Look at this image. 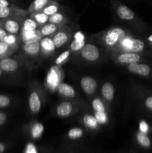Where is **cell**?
<instances>
[{
	"label": "cell",
	"instance_id": "e575fe53",
	"mask_svg": "<svg viewBox=\"0 0 152 153\" xmlns=\"http://www.w3.org/2000/svg\"><path fill=\"white\" fill-rule=\"evenodd\" d=\"M10 99L7 96L0 94V108H6L10 105Z\"/></svg>",
	"mask_w": 152,
	"mask_h": 153
},
{
	"label": "cell",
	"instance_id": "1f68e13d",
	"mask_svg": "<svg viewBox=\"0 0 152 153\" xmlns=\"http://www.w3.org/2000/svg\"><path fill=\"white\" fill-rule=\"evenodd\" d=\"M70 52H71V50H66L64 51L63 52L59 55L58 56V58H56L55 60V64L57 66H60V65H62L69 58L70 55Z\"/></svg>",
	"mask_w": 152,
	"mask_h": 153
},
{
	"label": "cell",
	"instance_id": "ab89813d",
	"mask_svg": "<svg viewBox=\"0 0 152 153\" xmlns=\"http://www.w3.org/2000/svg\"><path fill=\"white\" fill-rule=\"evenodd\" d=\"M8 33L5 31L4 28H2L1 26H0V41L1 40H4V38L6 37V36L7 35Z\"/></svg>",
	"mask_w": 152,
	"mask_h": 153
},
{
	"label": "cell",
	"instance_id": "7402d4cb",
	"mask_svg": "<svg viewBox=\"0 0 152 153\" xmlns=\"http://www.w3.org/2000/svg\"><path fill=\"white\" fill-rule=\"evenodd\" d=\"M38 24L31 16H24L22 20V30L21 31H30V30L38 29Z\"/></svg>",
	"mask_w": 152,
	"mask_h": 153
},
{
	"label": "cell",
	"instance_id": "6da1fadb",
	"mask_svg": "<svg viewBox=\"0 0 152 153\" xmlns=\"http://www.w3.org/2000/svg\"><path fill=\"white\" fill-rule=\"evenodd\" d=\"M126 36V32L122 28L114 27L107 30L102 36V42L106 47L113 49L118 47L122 39Z\"/></svg>",
	"mask_w": 152,
	"mask_h": 153
},
{
	"label": "cell",
	"instance_id": "4316f807",
	"mask_svg": "<svg viewBox=\"0 0 152 153\" xmlns=\"http://www.w3.org/2000/svg\"><path fill=\"white\" fill-rule=\"evenodd\" d=\"M137 140L138 143L141 145L142 147L149 148L151 146V140L148 136L142 131H139L137 134Z\"/></svg>",
	"mask_w": 152,
	"mask_h": 153
},
{
	"label": "cell",
	"instance_id": "52a82bcc",
	"mask_svg": "<svg viewBox=\"0 0 152 153\" xmlns=\"http://www.w3.org/2000/svg\"><path fill=\"white\" fill-rule=\"evenodd\" d=\"M61 73L57 65L52 67L46 77V85L48 88L53 91L56 89L58 85L61 83Z\"/></svg>",
	"mask_w": 152,
	"mask_h": 153
},
{
	"label": "cell",
	"instance_id": "2e32d148",
	"mask_svg": "<svg viewBox=\"0 0 152 153\" xmlns=\"http://www.w3.org/2000/svg\"><path fill=\"white\" fill-rule=\"evenodd\" d=\"M73 112V105L69 102H62L56 108V114L59 117L66 118Z\"/></svg>",
	"mask_w": 152,
	"mask_h": 153
},
{
	"label": "cell",
	"instance_id": "f546056e",
	"mask_svg": "<svg viewBox=\"0 0 152 153\" xmlns=\"http://www.w3.org/2000/svg\"><path fill=\"white\" fill-rule=\"evenodd\" d=\"M66 19V16L63 14L62 13L58 11V13H55V14L49 16V22L51 23L56 24V25H61V24L63 23L64 19Z\"/></svg>",
	"mask_w": 152,
	"mask_h": 153
},
{
	"label": "cell",
	"instance_id": "ac0fdd59",
	"mask_svg": "<svg viewBox=\"0 0 152 153\" xmlns=\"http://www.w3.org/2000/svg\"><path fill=\"white\" fill-rule=\"evenodd\" d=\"M60 95L66 98H73L75 96V91L71 85L64 82H61L57 88Z\"/></svg>",
	"mask_w": 152,
	"mask_h": 153
},
{
	"label": "cell",
	"instance_id": "30bf717a",
	"mask_svg": "<svg viewBox=\"0 0 152 153\" xmlns=\"http://www.w3.org/2000/svg\"><path fill=\"white\" fill-rule=\"evenodd\" d=\"M115 10L117 16L123 20L131 21L135 18L134 12L125 4L116 2L115 4Z\"/></svg>",
	"mask_w": 152,
	"mask_h": 153
},
{
	"label": "cell",
	"instance_id": "277c9868",
	"mask_svg": "<svg viewBox=\"0 0 152 153\" xmlns=\"http://www.w3.org/2000/svg\"><path fill=\"white\" fill-rule=\"evenodd\" d=\"M28 12L19 8L16 6L12 7H0V19H6L8 18H22Z\"/></svg>",
	"mask_w": 152,
	"mask_h": 153
},
{
	"label": "cell",
	"instance_id": "83f0119b",
	"mask_svg": "<svg viewBox=\"0 0 152 153\" xmlns=\"http://www.w3.org/2000/svg\"><path fill=\"white\" fill-rule=\"evenodd\" d=\"M83 122L86 126L90 128H96L98 125L96 118L90 114H85L83 117Z\"/></svg>",
	"mask_w": 152,
	"mask_h": 153
},
{
	"label": "cell",
	"instance_id": "ba28073f",
	"mask_svg": "<svg viewBox=\"0 0 152 153\" xmlns=\"http://www.w3.org/2000/svg\"><path fill=\"white\" fill-rule=\"evenodd\" d=\"M128 70L130 73L141 76H148L151 72V69L148 64L139 62L128 64Z\"/></svg>",
	"mask_w": 152,
	"mask_h": 153
},
{
	"label": "cell",
	"instance_id": "f1b7e54d",
	"mask_svg": "<svg viewBox=\"0 0 152 153\" xmlns=\"http://www.w3.org/2000/svg\"><path fill=\"white\" fill-rule=\"evenodd\" d=\"M44 130L43 125L40 123H36L33 125L32 128H31V135L34 139H37L42 135Z\"/></svg>",
	"mask_w": 152,
	"mask_h": 153
},
{
	"label": "cell",
	"instance_id": "d6986e66",
	"mask_svg": "<svg viewBox=\"0 0 152 153\" xmlns=\"http://www.w3.org/2000/svg\"><path fill=\"white\" fill-rule=\"evenodd\" d=\"M114 87L110 82H105L101 86V95L107 101H112L114 98Z\"/></svg>",
	"mask_w": 152,
	"mask_h": 153
},
{
	"label": "cell",
	"instance_id": "f35d334b",
	"mask_svg": "<svg viewBox=\"0 0 152 153\" xmlns=\"http://www.w3.org/2000/svg\"><path fill=\"white\" fill-rule=\"evenodd\" d=\"M139 130L140 131L143 133H147L148 131V126L145 121H141L139 124Z\"/></svg>",
	"mask_w": 152,
	"mask_h": 153
},
{
	"label": "cell",
	"instance_id": "9a60e30c",
	"mask_svg": "<svg viewBox=\"0 0 152 153\" xmlns=\"http://www.w3.org/2000/svg\"><path fill=\"white\" fill-rule=\"evenodd\" d=\"M40 30H30V31H21L20 38L23 43L29 41H40L42 39Z\"/></svg>",
	"mask_w": 152,
	"mask_h": 153
},
{
	"label": "cell",
	"instance_id": "d590c367",
	"mask_svg": "<svg viewBox=\"0 0 152 153\" xmlns=\"http://www.w3.org/2000/svg\"><path fill=\"white\" fill-rule=\"evenodd\" d=\"M95 117L99 123H105L107 122V115L105 112H95Z\"/></svg>",
	"mask_w": 152,
	"mask_h": 153
},
{
	"label": "cell",
	"instance_id": "60d3db41",
	"mask_svg": "<svg viewBox=\"0 0 152 153\" xmlns=\"http://www.w3.org/2000/svg\"><path fill=\"white\" fill-rule=\"evenodd\" d=\"M7 120V116L4 113L0 111V126H2L5 123Z\"/></svg>",
	"mask_w": 152,
	"mask_h": 153
},
{
	"label": "cell",
	"instance_id": "4dcf8cb0",
	"mask_svg": "<svg viewBox=\"0 0 152 153\" xmlns=\"http://www.w3.org/2000/svg\"><path fill=\"white\" fill-rule=\"evenodd\" d=\"M83 130L80 128H72L68 131V137L72 140H76L83 136Z\"/></svg>",
	"mask_w": 152,
	"mask_h": 153
},
{
	"label": "cell",
	"instance_id": "74e56055",
	"mask_svg": "<svg viewBox=\"0 0 152 153\" xmlns=\"http://www.w3.org/2000/svg\"><path fill=\"white\" fill-rule=\"evenodd\" d=\"M145 105L148 110L152 111V96H149L145 100Z\"/></svg>",
	"mask_w": 152,
	"mask_h": 153
},
{
	"label": "cell",
	"instance_id": "9c48e42d",
	"mask_svg": "<svg viewBox=\"0 0 152 153\" xmlns=\"http://www.w3.org/2000/svg\"><path fill=\"white\" fill-rule=\"evenodd\" d=\"M80 87L83 92L87 95H92L95 94L97 89V82L94 78L91 76H83L80 81Z\"/></svg>",
	"mask_w": 152,
	"mask_h": 153
},
{
	"label": "cell",
	"instance_id": "d4e9b609",
	"mask_svg": "<svg viewBox=\"0 0 152 153\" xmlns=\"http://www.w3.org/2000/svg\"><path fill=\"white\" fill-rule=\"evenodd\" d=\"M60 5L57 0H52L43 9L42 11L44 13H46L48 16H52V15L55 14V13H58L59 11Z\"/></svg>",
	"mask_w": 152,
	"mask_h": 153
},
{
	"label": "cell",
	"instance_id": "7a4b0ae2",
	"mask_svg": "<svg viewBox=\"0 0 152 153\" xmlns=\"http://www.w3.org/2000/svg\"><path fill=\"white\" fill-rule=\"evenodd\" d=\"M119 46H120L122 49L125 50V52L128 51L129 52H136V53L143 52L146 49V44L142 40L132 38L126 36L122 39Z\"/></svg>",
	"mask_w": 152,
	"mask_h": 153
},
{
	"label": "cell",
	"instance_id": "44dd1931",
	"mask_svg": "<svg viewBox=\"0 0 152 153\" xmlns=\"http://www.w3.org/2000/svg\"><path fill=\"white\" fill-rule=\"evenodd\" d=\"M52 0H34L28 7V13L42 11L43 9Z\"/></svg>",
	"mask_w": 152,
	"mask_h": 153
},
{
	"label": "cell",
	"instance_id": "b9f144b4",
	"mask_svg": "<svg viewBox=\"0 0 152 153\" xmlns=\"http://www.w3.org/2000/svg\"><path fill=\"white\" fill-rule=\"evenodd\" d=\"M12 6L14 5L9 2L7 0H0V7H12Z\"/></svg>",
	"mask_w": 152,
	"mask_h": 153
},
{
	"label": "cell",
	"instance_id": "8d00e7d4",
	"mask_svg": "<svg viewBox=\"0 0 152 153\" xmlns=\"http://www.w3.org/2000/svg\"><path fill=\"white\" fill-rule=\"evenodd\" d=\"M25 153H37L35 146L31 143H28L26 146Z\"/></svg>",
	"mask_w": 152,
	"mask_h": 153
},
{
	"label": "cell",
	"instance_id": "e0dca14e",
	"mask_svg": "<svg viewBox=\"0 0 152 153\" xmlns=\"http://www.w3.org/2000/svg\"><path fill=\"white\" fill-rule=\"evenodd\" d=\"M40 44L41 52L46 55H52L56 49L52 38L50 37H42L41 40H40Z\"/></svg>",
	"mask_w": 152,
	"mask_h": 153
},
{
	"label": "cell",
	"instance_id": "5bb4252c",
	"mask_svg": "<svg viewBox=\"0 0 152 153\" xmlns=\"http://www.w3.org/2000/svg\"><path fill=\"white\" fill-rule=\"evenodd\" d=\"M0 67L2 71L6 73H13L19 67V63L13 58L5 57L0 59Z\"/></svg>",
	"mask_w": 152,
	"mask_h": 153
},
{
	"label": "cell",
	"instance_id": "ffe728a7",
	"mask_svg": "<svg viewBox=\"0 0 152 153\" xmlns=\"http://www.w3.org/2000/svg\"><path fill=\"white\" fill-rule=\"evenodd\" d=\"M59 29V25L49 22L42 25L40 31L43 37H50V36L54 35Z\"/></svg>",
	"mask_w": 152,
	"mask_h": 153
},
{
	"label": "cell",
	"instance_id": "484cf974",
	"mask_svg": "<svg viewBox=\"0 0 152 153\" xmlns=\"http://www.w3.org/2000/svg\"><path fill=\"white\" fill-rule=\"evenodd\" d=\"M14 49V48L11 47L4 40L0 41V59L10 55Z\"/></svg>",
	"mask_w": 152,
	"mask_h": 153
},
{
	"label": "cell",
	"instance_id": "cb8c5ba5",
	"mask_svg": "<svg viewBox=\"0 0 152 153\" xmlns=\"http://www.w3.org/2000/svg\"><path fill=\"white\" fill-rule=\"evenodd\" d=\"M30 16L33 19L36 21L39 26H42L44 24L47 23L49 21V16L46 15V13H43V11L39 12H34V13H30Z\"/></svg>",
	"mask_w": 152,
	"mask_h": 153
},
{
	"label": "cell",
	"instance_id": "8992f818",
	"mask_svg": "<svg viewBox=\"0 0 152 153\" xmlns=\"http://www.w3.org/2000/svg\"><path fill=\"white\" fill-rule=\"evenodd\" d=\"M141 60V55L136 52H124L118 54L116 56V61L122 65H128L133 63L139 62Z\"/></svg>",
	"mask_w": 152,
	"mask_h": 153
},
{
	"label": "cell",
	"instance_id": "7bdbcfd3",
	"mask_svg": "<svg viewBox=\"0 0 152 153\" xmlns=\"http://www.w3.org/2000/svg\"><path fill=\"white\" fill-rule=\"evenodd\" d=\"M4 151V145L0 143V153H2Z\"/></svg>",
	"mask_w": 152,
	"mask_h": 153
},
{
	"label": "cell",
	"instance_id": "3957f363",
	"mask_svg": "<svg viewBox=\"0 0 152 153\" xmlns=\"http://www.w3.org/2000/svg\"><path fill=\"white\" fill-rule=\"evenodd\" d=\"M80 56L86 61L89 62H94L99 59L100 50L95 44L92 43H86L80 51Z\"/></svg>",
	"mask_w": 152,
	"mask_h": 153
},
{
	"label": "cell",
	"instance_id": "4fadbf2b",
	"mask_svg": "<svg viewBox=\"0 0 152 153\" xmlns=\"http://www.w3.org/2000/svg\"><path fill=\"white\" fill-rule=\"evenodd\" d=\"M23 52L29 56H37L41 52L40 41H29L23 43L22 46Z\"/></svg>",
	"mask_w": 152,
	"mask_h": 153
},
{
	"label": "cell",
	"instance_id": "603a6c76",
	"mask_svg": "<svg viewBox=\"0 0 152 153\" xmlns=\"http://www.w3.org/2000/svg\"><path fill=\"white\" fill-rule=\"evenodd\" d=\"M75 37L76 38L70 43V50L72 51V52L80 51V49L86 44L85 43L84 38H83V36L81 34H77L75 36Z\"/></svg>",
	"mask_w": 152,
	"mask_h": 153
},
{
	"label": "cell",
	"instance_id": "7c38bea8",
	"mask_svg": "<svg viewBox=\"0 0 152 153\" xmlns=\"http://www.w3.org/2000/svg\"><path fill=\"white\" fill-rule=\"evenodd\" d=\"M28 106L33 114H37L41 109V100L37 91L31 93L28 98Z\"/></svg>",
	"mask_w": 152,
	"mask_h": 153
},
{
	"label": "cell",
	"instance_id": "8fae6325",
	"mask_svg": "<svg viewBox=\"0 0 152 153\" xmlns=\"http://www.w3.org/2000/svg\"><path fill=\"white\" fill-rule=\"evenodd\" d=\"M70 37H71V34L67 30L59 29L52 36V38L55 48L58 49V48H61L63 46H64L69 41Z\"/></svg>",
	"mask_w": 152,
	"mask_h": 153
},
{
	"label": "cell",
	"instance_id": "5b68a950",
	"mask_svg": "<svg viewBox=\"0 0 152 153\" xmlns=\"http://www.w3.org/2000/svg\"><path fill=\"white\" fill-rule=\"evenodd\" d=\"M23 18V17H22ZM22 18H8L3 21V27L8 34H20L22 30V22L20 19Z\"/></svg>",
	"mask_w": 152,
	"mask_h": 153
},
{
	"label": "cell",
	"instance_id": "ee69618b",
	"mask_svg": "<svg viewBox=\"0 0 152 153\" xmlns=\"http://www.w3.org/2000/svg\"><path fill=\"white\" fill-rule=\"evenodd\" d=\"M2 25H3V22L2 20H1V19H0V26H1Z\"/></svg>",
	"mask_w": 152,
	"mask_h": 153
},
{
	"label": "cell",
	"instance_id": "836d02e7",
	"mask_svg": "<svg viewBox=\"0 0 152 153\" xmlns=\"http://www.w3.org/2000/svg\"><path fill=\"white\" fill-rule=\"evenodd\" d=\"M4 41H5L6 43L8 45H10L11 47L16 48V44H17L18 39L16 37V34H7V35L6 36V37L4 38Z\"/></svg>",
	"mask_w": 152,
	"mask_h": 153
},
{
	"label": "cell",
	"instance_id": "d6a6232c",
	"mask_svg": "<svg viewBox=\"0 0 152 153\" xmlns=\"http://www.w3.org/2000/svg\"><path fill=\"white\" fill-rule=\"evenodd\" d=\"M92 108L95 112H105L104 103L99 99H95L92 101Z\"/></svg>",
	"mask_w": 152,
	"mask_h": 153
},
{
	"label": "cell",
	"instance_id": "f6af8a7d",
	"mask_svg": "<svg viewBox=\"0 0 152 153\" xmlns=\"http://www.w3.org/2000/svg\"><path fill=\"white\" fill-rule=\"evenodd\" d=\"M1 73H2V70H1V67H0V76H1Z\"/></svg>",
	"mask_w": 152,
	"mask_h": 153
}]
</instances>
